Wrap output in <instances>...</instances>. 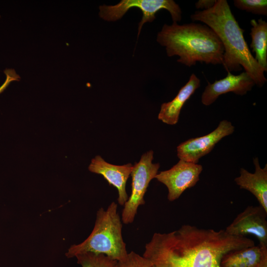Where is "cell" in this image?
Segmentation results:
<instances>
[{
  "mask_svg": "<svg viewBox=\"0 0 267 267\" xmlns=\"http://www.w3.org/2000/svg\"><path fill=\"white\" fill-rule=\"evenodd\" d=\"M234 131V127L230 121L222 120L208 134L189 139L179 144L177 156L179 160L198 164L200 158L210 153L218 142Z\"/></svg>",
  "mask_w": 267,
  "mask_h": 267,
  "instance_id": "obj_8",
  "label": "cell"
},
{
  "mask_svg": "<svg viewBox=\"0 0 267 267\" xmlns=\"http://www.w3.org/2000/svg\"><path fill=\"white\" fill-rule=\"evenodd\" d=\"M233 4L240 10L254 14L267 15L266 0H234Z\"/></svg>",
  "mask_w": 267,
  "mask_h": 267,
  "instance_id": "obj_17",
  "label": "cell"
},
{
  "mask_svg": "<svg viewBox=\"0 0 267 267\" xmlns=\"http://www.w3.org/2000/svg\"><path fill=\"white\" fill-rule=\"evenodd\" d=\"M250 35V47L255 53L254 57L259 65L267 71V23L260 18L257 21L252 19Z\"/></svg>",
  "mask_w": 267,
  "mask_h": 267,
  "instance_id": "obj_15",
  "label": "cell"
},
{
  "mask_svg": "<svg viewBox=\"0 0 267 267\" xmlns=\"http://www.w3.org/2000/svg\"><path fill=\"white\" fill-rule=\"evenodd\" d=\"M133 168V165L131 163L123 165L110 164L98 155L91 160L89 170L102 175L109 185L117 188L118 203L120 206H124L129 198L126 191V183Z\"/></svg>",
  "mask_w": 267,
  "mask_h": 267,
  "instance_id": "obj_10",
  "label": "cell"
},
{
  "mask_svg": "<svg viewBox=\"0 0 267 267\" xmlns=\"http://www.w3.org/2000/svg\"><path fill=\"white\" fill-rule=\"evenodd\" d=\"M267 260V246L259 245L231 251L222 258L221 267H259Z\"/></svg>",
  "mask_w": 267,
  "mask_h": 267,
  "instance_id": "obj_14",
  "label": "cell"
},
{
  "mask_svg": "<svg viewBox=\"0 0 267 267\" xmlns=\"http://www.w3.org/2000/svg\"><path fill=\"white\" fill-rule=\"evenodd\" d=\"M216 0H199L195 3V7L198 9L207 10L212 8Z\"/></svg>",
  "mask_w": 267,
  "mask_h": 267,
  "instance_id": "obj_19",
  "label": "cell"
},
{
  "mask_svg": "<svg viewBox=\"0 0 267 267\" xmlns=\"http://www.w3.org/2000/svg\"><path fill=\"white\" fill-rule=\"evenodd\" d=\"M153 151L151 150L141 156L139 162L133 165L131 173L132 192L124 204L122 222L132 223L140 205L145 204L144 195L151 180L155 178L160 168L159 163H153Z\"/></svg>",
  "mask_w": 267,
  "mask_h": 267,
  "instance_id": "obj_5",
  "label": "cell"
},
{
  "mask_svg": "<svg viewBox=\"0 0 267 267\" xmlns=\"http://www.w3.org/2000/svg\"><path fill=\"white\" fill-rule=\"evenodd\" d=\"M254 245L253 240L231 235L224 229L184 224L171 232L155 233L143 256L162 267H221L225 254Z\"/></svg>",
  "mask_w": 267,
  "mask_h": 267,
  "instance_id": "obj_1",
  "label": "cell"
},
{
  "mask_svg": "<svg viewBox=\"0 0 267 267\" xmlns=\"http://www.w3.org/2000/svg\"><path fill=\"white\" fill-rule=\"evenodd\" d=\"M200 86V79L195 74H192L187 83L180 89L175 97L161 104L158 119L168 125L176 124L183 105Z\"/></svg>",
  "mask_w": 267,
  "mask_h": 267,
  "instance_id": "obj_13",
  "label": "cell"
},
{
  "mask_svg": "<svg viewBox=\"0 0 267 267\" xmlns=\"http://www.w3.org/2000/svg\"><path fill=\"white\" fill-rule=\"evenodd\" d=\"M117 209L118 205L115 202H111L106 210L99 209L91 233L81 243L72 245L65 253V256L70 259L80 254L92 252L104 254L117 261L125 259L128 252L123 238V225Z\"/></svg>",
  "mask_w": 267,
  "mask_h": 267,
  "instance_id": "obj_4",
  "label": "cell"
},
{
  "mask_svg": "<svg viewBox=\"0 0 267 267\" xmlns=\"http://www.w3.org/2000/svg\"><path fill=\"white\" fill-rule=\"evenodd\" d=\"M254 85V82L245 72L238 75L227 72V76L223 79L216 80L213 84L208 83L202 94L201 102L204 105H210L220 95L229 92L245 95Z\"/></svg>",
  "mask_w": 267,
  "mask_h": 267,
  "instance_id": "obj_11",
  "label": "cell"
},
{
  "mask_svg": "<svg viewBox=\"0 0 267 267\" xmlns=\"http://www.w3.org/2000/svg\"><path fill=\"white\" fill-rule=\"evenodd\" d=\"M157 41L166 48L167 55L179 56L178 62L188 67L197 62L222 64L224 48L216 33L207 25L191 23L165 24Z\"/></svg>",
  "mask_w": 267,
  "mask_h": 267,
  "instance_id": "obj_3",
  "label": "cell"
},
{
  "mask_svg": "<svg viewBox=\"0 0 267 267\" xmlns=\"http://www.w3.org/2000/svg\"><path fill=\"white\" fill-rule=\"evenodd\" d=\"M152 263L147 259L132 251L126 258L117 261L115 267H152Z\"/></svg>",
  "mask_w": 267,
  "mask_h": 267,
  "instance_id": "obj_18",
  "label": "cell"
},
{
  "mask_svg": "<svg viewBox=\"0 0 267 267\" xmlns=\"http://www.w3.org/2000/svg\"><path fill=\"white\" fill-rule=\"evenodd\" d=\"M152 267H162L153 265Z\"/></svg>",
  "mask_w": 267,
  "mask_h": 267,
  "instance_id": "obj_20",
  "label": "cell"
},
{
  "mask_svg": "<svg viewBox=\"0 0 267 267\" xmlns=\"http://www.w3.org/2000/svg\"><path fill=\"white\" fill-rule=\"evenodd\" d=\"M190 18L203 22L219 37L224 48L222 65L227 72L243 68L258 87L265 84V71L252 54L244 37V30L239 26L227 0H216L212 8L197 10Z\"/></svg>",
  "mask_w": 267,
  "mask_h": 267,
  "instance_id": "obj_2",
  "label": "cell"
},
{
  "mask_svg": "<svg viewBox=\"0 0 267 267\" xmlns=\"http://www.w3.org/2000/svg\"><path fill=\"white\" fill-rule=\"evenodd\" d=\"M202 170L201 165L179 160L169 170L158 173L155 178L167 187L168 199L174 201L185 190L195 185Z\"/></svg>",
  "mask_w": 267,
  "mask_h": 267,
  "instance_id": "obj_7",
  "label": "cell"
},
{
  "mask_svg": "<svg viewBox=\"0 0 267 267\" xmlns=\"http://www.w3.org/2000/svg\"><path fill=\"white\" fill-rule=\"evenodd\" d=\"M267 212L261 206H248L224 229L231 235H253L259 245L267 246Z\"/></svg>",
  "mask_w": 267,
  "mask_h": 267,
  "instance_id": "obj_9",
  "label": "cell"
},
{
  "mask_svg": "<svg viewBox=\"0 0 267 267\" xmlns=\"http://www.w3.org/2000/svg\"><path fill=\"white\" fill-rule=\"evenodd\" d=\"M255 167L254 173L241 168L240 176L234 179L241 189H246L253 194L261 206L267 212V165L262 168L258 157L253 159Z\"/></svg>",
  "mask_w": 267,
  "mask_h": 267,
  "instance_id": "obj_12",
  "label": "cell"
},
{
  "mask_svg": "<svg viewBox=\"0 0 267 267\" xmlns=\"http://www.w3.org/2000/svg\"><path fill=\"white\" fill-rule=\"evenodd\" d=\"M82 267H115L117 261L102 254L86 252L75 256Z\"/></svg>",
  "mask_w": 267,
  "mask_h": 267,
  "instance_id": "obj_16",
  "label": "cell"
},
{
  "mask_svg": "<svg viewBox=\"0 0 267 267\" xmlns=\"http://www.w3.org/2000/svg\"><path fill=\"white\" fill-rule=\"evenodd\" d=\"M132 7L139 8L142 13L138 24V36L143 25L152 22L156 18V13L162 9L170 12L173 22L177 23L181 19V9L173 0H122L114 5L100 6L99 15L105 21H115L121 19Z\"/></svg>",
  "mask_w": 267,
  "mask_h": 267,
  "instance_id": "obj_6",
  "label": "cell"
}]
</instances>
